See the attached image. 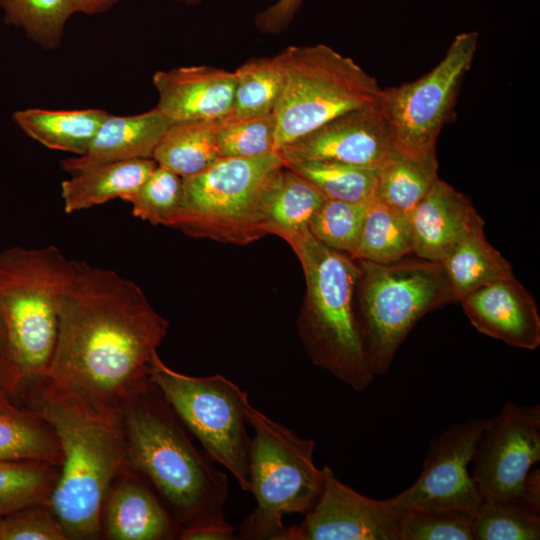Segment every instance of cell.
Listing matches in <instances>:
<instances>
[{"mask_svg":"<svg viewBox=\"0 0 540 540\" xmlns=\"http://www.w3.org/2000/svg\"><path fill=\"white\" fill-rule=\"evenodd\" d=\"M151 159H131L95 165L71 174L61 183L66 213L103 204L115 198L126 200L156 168Z\"/></svg>","mask_w":540,"mask_h":540,"instance_id":"21","label":"cell"},{"mask_svg":"<svg viewBox=\"0 0 540 540\" xmlns=\"http://www.w3.org/2000/svg\"><path fill=\"white\" fill-rule=\"evenodd\" d=\"M157 108L172 123L215 121L232 111L234 72L196 65L157 71L152 78Z\"/></svg>","mask_w":540,"mask_h":540,"instance_id":"18","label":"cell"},{"mask_svg":"<svg viewBox=\"0 0 540 540\" xmlns=\"http://www.w3.org/2000/svg\"><path fill=\"white\" fill-rule=\"evenodd\" d=\"M48 503L34 504L0 518V540H67Z\"/></svg>","mask_w":540,"mask_h":540,"instance_id":"38","label":"cell"},{"mask_svg":"<svg viewBox=\"0 0 540 540\" xmlns=\"http://www.w3.org/2000/svg\"><path fill=\"white\" fill-rule=\"evenodd\" d=\"M276 121L273 114L216 120V143L220 158H244L275 150Z\"/></svg>","mask_w":540,"mask_h":540,"instance_id":"35","label":"cell"},{"mask_svg":"<svg viewBox=\"0 0 540 540\" xmlns=\"http://www.w3.org/2000/svg\"><path fill=\"white\" fill-rule=\"evenodd\" d=\"M13 400L44 419L58 438L62 464L48 504L67 538H100L106 493L128 467L120 419L99 414L44 377L21 380Z\"/></svg>","mask_w":540,"mask_h":540,"instance_id":"2","label":"cell"},{"mask_svg":"<svg viewBox=\"0 0 540 540\" xmlns=\"http://www.w3.org/2000/svg\"><path fill=\"white\" fill-rule=\"evenodd\" d=\"M414 255L440 261L458 242L482 230L484 220L472 202L438 179L408 216Z\"/></svg>","mask_w":540,"mask_h":540,"instance_id":"19","label":"cell"},{"mask_svg":"<svg viewBox=\"0 0 540 540\" xmlns=\"http://www.w3.org/2000/svg\"><path fill=\"white\" fill-rule=\"evenodd\" d=\"M285 164L335 161L379 169L394 152L380 105L342 114L279 151Z\"/></svg>","mask_w":540,"mask_h":540,"instance_id":"15","label":"cell"},{"mask_svg":"<svg viewBox=\"0 0 540 540\" xmlns=\"http://www.w3.org/2000/svg\"><path fill=\"white\" fill-rule=\"evenodd\" d=\"M6 352H7L6 330H5L2 312L0 309V358L7 360Z\"/></svg>","mask_w":540,"mask_h":540,"instance_id":"43","label":"cell"},{"mask_svg":"<svg viewBox=\"0 0 540 540\" xmlns=\"http://www.w3.org/2000/svg\"><path fill=\"white\" fill-rule=\"evenodd\" d=\"M298 257L306 296L297 319L299 337L311 361L357 392L374 379L355 309L357 261L320 242L308 229L280 236Z\"/></svg>","mask_w":540,"mask_h":540,"instance_id":"4","label":"cell"},{"mask_svg":"<svg viewBox=\"0 0 540 540\" xmlns=\"http://www.w3.org/2000/svg\"><path fill=\"white\" fill-rule=\"evenodd\" d=\"M5 22L21 28L26 36L45 49L61 43L74 0H0Z\"/></svg>","mask_w":540,"mask_h":540,"instance_id":"32","label":"cell"},{"mask_svg":"<svg viewBox=\"0 0 540 540\" xmlns=\"http://www.w3.org/2000/svg\"><path fill=\"white\" fill-rule=\"evenodd\" d=\"M440 262L457 302L485 285L514 277L512 265L489 243L483 229L458 242Z\"/></svg>","mask_w":540,"mask_h":540,"instance_id":"23","label":"cell"},{"mask_svg":"<svg viewBox=\"0 0 540 540\" xmlns=\"http://www.w3.org/2000/svg\"><path fill=\"white\" fill-rule=\"evenodd\" d=\"M474 509H416L400 517V540H473Z\"/></svg>","mask_w":540,"mask_h":540,"instance_id":"37","label":"cell"},{"mask_svg":"<svg viewBox=\"0 0 540 540\" xmlns=\"http://www.w3.org/2000/svg\"><path fill=\"white\" fill-rule=\"evenodd\" d=\"M539 460V405L507 402L487 419L476 443L471 476L481 499L522 504L531 467Z\"/></svg>","mask_w":540,"mask_h":540,"instance_id":"12","label":"cell"},{"mask_svg":"<svg viewBox=\"0 0 540 540\" xmlns=\"http://www.w3.org/2000/svg\"><path fill=\"white\" fill-rule=\"evenodd\" d=\"M414 255L408 217L375 196L368 203L352 258L390 263Z\"/></svg>","mask_w":540,"mask_h":540,"instance_id":"27","label":"cell"},{"mask_svg":"<svg viewBox=\"0 0 540 540\" xmlns=\"http://www.w3.org/2000/svg\"><path fill=\"white\" fill-rule=\"evenodd\" d=\"M215 130L216 120L172 123L152 159L182 178L196 175L221 159Z\"/></svg>","mask_w":540,"mask_h":540,"instance_id":"25","label":"cell"},{"mask_svg":"<svg viewBox=\"0 0 540 540\" xmlns=\"http://www.w3.org/2000/svg\"><path fill=\"white\" fill-rule=\"evenodd\" d=\"M281 52L285 84L273 112L276 151L342 114L380 103L376 79L330 46H289Z\"/></svg>","mask_w":540,"mask_h":540,"instance_id":"9","label":"cell"},{"mask_svg":"<svg viewBox=\"0 0 540 540\" xmlns=\"http://www.w3.org/2000/svg\"><path fill=\"white\" fill-rule=\"evenodd\" d=\"M487 419L455 423L436 436L415 482L386 499L400 515L416 509H475L482 501L469 471Z\"/></svg>","mask_w":540,"mask_h":540,"instance_id":"13","label":"cell"},{"mask_svg":"<svg viewBox=\"0 0 540 540\" xmlns=\"http://www.w3.org/2000/svg\"><path fill=\"white\" fill-rule=\"evenodd\" d=\"M368 203L325 199L311 218L308 229L326 246L351 257L357 246Z\"/></svg>","mask_w":540,"mask_h":540,"instance_id":"36","label":"cell"},{"mask_svg":"<svg viewBox=\"0 0 540 540\" xmlns=\"http://www.w3.org/2000/svg\"><path fill=\"white\" fill-rule=\"evenodd\" d=\"M285 166L278 151L221 158L206 170L183 178L180 213L172 228L194 238L247 245L268 234L264 201Z\"/></svg>","mask_w":540,"mask_h":540,"instance_id":"8","label":"cell"},{"mask_svg":"<svg viewBox=\"0 0 540 540\" xmlns=\"http://www.w3.org/2000/svg\"><path fill=\"white\" fill-rule=\"evenodd\" d=\"M38 460L62 464V452L52 427L30 410L0 414V461Z\"/></svg>","mask_w":540,"mask_h":540,"instance_id":"29","label":"cell"},{"mask_svg":"<svg viewBox=\"0 0 540 540\" xmlns=\"http://www.w3.org/2000/svg\"><path fill=\"white\" fill-rule=\"evenodd\" d=\"M285 165L310 181L326 199L368 203L375 196L378 169L322 160Z\"/></svg>","mask_w":540,"mask_h":540,"instance_id":"30","label":"cell"},{"mask_svg":"<svg viewBox=\"0 0 540 540\" xmlns=\"http://www.w3.org/2000/svg\"><path fill=\"white\" fill-rule=\"evenodd\" d=\"M473 540H538L540 517L517 502L482 500L474 509Z\"/></svg>","mask_w":540,"mask_h":540,"instance_id":"33","label":"cell"},{"mask_svg":"<svg viewBox=\"0 0 540 540\" xmlns=\"http://www.w3.org/2000/svg\"><path fill=\"white\" fill-rule=\"evenodd\" d=\"M171 124V120L157 107L136 115L108 114L87 151L61 161V166L72 174L103 163L152 159L155 148Z\"/></svg>","mask_w":540,"mask_h":540,"instance_id":"20","label":"cell"},{"mask_svg":"<svg viewBox=\"0 0 540 540\" xmlns=\"http://www.w3.org/2000/svg\"><path fill=\"white\" fill-rule=\"evenodd\" d=\"M108 116L100 109L47 110L29 108L13 114L22 131L49 149L82 155Z\"/></svg>","mask_w":540,"mask_h":540,"instance_id":"22","label":"cell"},{"mask_svg":"<svg viewBox=\"0 0 540 540\" xmlns=\"http://www.w3.org/2000/svg\"><path fill=\"white\" fill-rule=\"evenodd\" d=\"M120 422L127 466L152 485L180 527L225 519L227 475L193 444L151 380L126 404Z\"/></svg>","mask_w":540,"mask_h":540,"instance_id":"3","label":"cell"},{"mask_svg":"<svg viewBox=\"0 0 540 540\" xmlns=\"http://www.w3.org/2000/svg\"><path fill=\"white\" fill-rule=\"evenodd\" d=\"M459 303L482 334L519 349L535 350L540 345L536 301L515 276L485 285Z\"/></svg>","mask_w":540,"mask_h":540,"instance_id":"17","label":"cell"},{"mask_svg":"<svg viewBox=\"0 0 540 540\" xmlns=\"http://www.w3.org/2000/svg\"><path fill=\"white\" fill-rule=\"evenodd\" d=\"M356 261V318L369 368L379 376L423 316L457 299L440 261Z\"/></svg>","mask_w":540,"mask_h":540,"instance_id":"6","label":"cell"},{"mask_svg":"<svg viewBox=\"0 0 540 540\" xmlns=\"http://www.w3.org/2000/svg\"><path fill=\"white\" fill-rule=\"evenodd\" d=\"M302 2L303 0H277L256 15L255 26L265 33L285 30L294 19Z\"/></svg>","mask_w":540,"mask_h":540,"instance_id":"39","label":"cell"},{"mask_svg":"<svg viewBox=\"0 0 540 540\" xmlns=\"http://www.w3.org/2000/svg\"><path fill=\"white\" fill-rule=\"evenodd\" d=\"M183 178L157 165L141 187L125 201L133 215L153 225L173 227L181 210Z\"/></svg>","mask_w":540,"mask_h":540,"instance_id":"34","label":"cell"},{"mask_svg":"<svg viewBox=\"0 0 540 540\" xmlns=\"http://www.w3.org/2000/svg\"><path fill=\"white\" fill-rule=\"evenodd\" d=\"M180 525L152 485L126 467L112 481L101 511V536L111 540L178 539Z\"/></svg>","mask_w":540,"mask_h":540,"instance_id":"16","label":"cell"},{"mask_svg":"<svg viewBox=\"0 0 540 540\" xmlns=\"http://www.w3.org/2000/svg\"><path fill=\"white\" fill-rule=\"evenodd\" d=\"M80 264L55 246L12 247L0 253L6 359L20 381L46 375L57 339L60 298Z\"/></svg>","mask_w":540,"mask_h":540,"instance_id":"5","label":"cell"},{"mask_svg":"<svg viewBox=\"0 0 540 540\" xmlns=\"http://www.w3.org/2000/svg\"><path fill=\"white\" fill-rule=\"evenodd\" d=\"M167 331L168 321L135 282L81 262L60 298L44 378L99 414L120 419L150 383L151 360Z\"/></svg>","mask_w":540,"mask_h":540,"instance_id":"1","label":"cell"},{"mask_svg":"<svg viewBox=\"0 0 540 540\" xmlns=\"http://www.w3.org/2000/svg\"><path fill=\"white\" fill-rule=\"evenodd\" d=\"M477 43L476 31L462 32L428 73L382 90L379 105L396 152L415 159L436 156L438 136L452 115Z\"/></svg>","mask_w":540,"mask_h":540,"instance_id":"11","label":"cell"},{"mask_svg":"<svg viewBox=\"0 0 540 540\" xmlns=\"http://www.w3.org/2000/svg\"><path fill=\"white\" fill-rule=\"evenodd\" d=\"M179 2L185 3L187 5H197L201 0H178Z\"/></svg>","mask_w":540,"mask_h":540,"instance_id":"44","label":"cell"},{"mask_svg":"<svg viewBox=\"0 0 540 540\" xmlns=\"http://www.w3.org/2000/svg\"><path fill=\"white\" fill-rule=\"evenodd\" d=\"M233 72L235 91L230 115L247 118L273 114L285 84L282 52L251 58Z\"/></svg>","mask_w":540,"mask_h":540,"instance_id":"28","label":"cell"},{"mask_svg":"<svg viewBox=\"0 0 540 540\" xmlns=\"http://www.w3.org/2000/svg\"><path fill=\"white\" fill-rule=\"evenodd\" d=\"M59 470L45 461H0V518L26 506L48 503Z\"/></svg>","mask_w":540,"mask_h":540,"instance_id":"31","label":"cell"},{"mask_svg":"<svg viewBox=\"0 0 540 540\" xmlns=\"http://www.w3.org/2000/svg\"><path fill=\"white\" fill-rule=\"evenodd\" d=\"M316 504L281 540H400V517L387 502L366 497L341 482L330 467Z\"/></svg>","mask_w":540,"mask_h":540,"instance_id":"14","label":"cell"},{"mask_svg":"<svg viewBox=\"0 0 540 540\" xmlns=\"http://www.w3.org/2000/svg\"><path fill=\"white\" fill-rule=\"evenodd\" d=\"M325 199L310 181L285 165L265 196L264 216L268 234L280 237L308 227Z\"/></svg>","mask_w":540,"mask_h":540,"instance_id":"24","label":"cell"},{"mask_svg":"<svg viewBox=\"0 0 540 540\" xmlns=\"http://www.w3.org/2000/svg\"><path fill=\"white\" fill-rule=\"evenodd\" d=\"M20 382L9 362L0 358V414L15 413L21 410L13 400Z\"/></svg>","mask_w":540,"mask_h":540,"instance_id":"41","label":"cell"},{"mask_svg":"<svg viewBox=\"0 0 540 540\" xmlns=\"http://www.w3.org/2000/svg\"><path fill=\"white\" fill-rule=\"evenodd\" d=\"M149 376L203 450L234 476L242 490L250 492L247 391L222 374L195 377L175 371L157 352Z\"/></svg>","mask_w":540,"mask_h":540,"instance_id":"10","label":"cell"},{"mask_svg":"<svg viewBox=\"0 0 540 540\" xmlns=\"http://www.w3.org/2000/svg\"><path fill=\"white\" fill-rule=\"evenodd\" d=\"M118 0H74L75 13L93 15L109 10Z\"/></svg>","mask_w":540,"mask_h":540,"instance_id":"42","label":"cell"},{"mask_svg":"<svg viewBox=\"0 0 540 540\" xmlns=\"http://www.w3.org/2000/svg\"><path fill=\"white\" fill-rule=\"evenodd\" d=\"M244 410L254 431L249 480L256 507L242 522L238 539L281 540L283 517L306 514L323 490V472L313 461L315 442L267 417L249 400Z\"/></svg>","mask_w":540,"mask_h":540,"instance_id":"7","label":"cell"},{"mask_svg":"<svg viewBox=\"0 0 540 540\" xmlns=\"http://www.w3.org/2000/svg\"><path fill=\"white\" fill-rule=\"evenodd\" d=\"M236 528L226 518L207 520L180 527L178 539L181 540H235Z\"/></svg>","mask_w":540,"mask_h":540,"instance_id":"40","label":"cell"},{"mask_svg":"<svg viewBox=\"0 0 540 540\" xmlns=\"http://www.w3.org/2000/svg\"><path fill=\"white\" fill-rule=\"evenodd\" d=\"M438 179L436 156L415 159L394 150L378 169L375 197L408 217Z\"/></svg>","mask_w":540,"mask_h":540,"instance_id":"26","label":"cell"}]
</instances>
